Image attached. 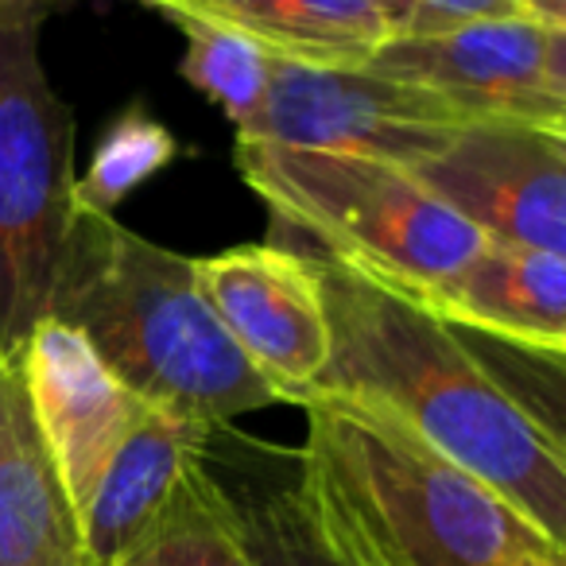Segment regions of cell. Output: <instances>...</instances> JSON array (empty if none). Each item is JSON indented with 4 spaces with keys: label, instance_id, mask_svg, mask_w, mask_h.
Masks as SVG:
<instances>
[{
    "label": "cell",
    "instance_id": "cell-11",
    "mask_svg": "<svg viewBox=\"0 0 566 566\" xmlns=\"http://www.w3.org/2000/svg\"><path fill=\"white\" fill-rule=\"evenodd\" d=\"M416 303L473 338L547 361H563L566 354L563 252L489 241L462 272Z\"/></svg>",
    "mask_w": 566,
    "mask_h": 566
},
{
    "label": "cell",
    "instance_id": "cell-14",
    "mask_svg": "<svg viewBox=\"0 0 566 566\" xmlns=\"http://www.w3.org/2000/svg\"><path fill=\"white\" fill-rule=\"evenodd\" d=\"M151 4V0H140ZM249 32L280 59L361 71L388 40V0H171Z\"/></svg>",
    "mask_w": 566,
    "mask_h": 566
},
{
    "label": "cell",
    "instance_id": "cell-10",
    "mask_svg": "<svg viewBox=\"0 0 566 566\" xmlns=\"http://www.w3.org/2000/svg\"><path fill=\"white\" fill-rule=\"evenodd\" d=\"M28 411L74 516L148 403L102 361L78 326L43 315L17 349Z\"/></svg>",
    "mask_w": 566,
    "mask_h": 566
},
{
    "label": "cell",
    "instance_id": "cell-18",
    "mask_svg": "<svg viewBox=\"0 0 566 566\" xmlns=\"http://www.w3.org/2000/svg\"><path fill=\"white\" fill-rule=\"evenodd\" d=\"M179 151V140L164 120L151 117L140 102L125 105L102 133L90 167L74 179V206L113 213L136 187L167 171Z\"/></svg>",
    "mask_w": 566,
    "mask_h": 566
},
{
    "label": "cell",
    "instance_id": "cell-8",
    "mask_svg": "<svg viewBox=\"0 0 566 566\" xmlns=\"http://www.w3.org/2000/svg\"><path fill=\"white\" fill-rule=\"evenodd\" d=\"M195 280L244 361L283 403H300L331 361V323L307 252L280 241L233 244L195 260Z\"/></svg>",
    "mask_w": 566,
    "mask_h": 566
},
{
    "label": "cell",
    "instance_id": "cell-19",
    "mask_svg": "<svg viewBox=\"0 0 566 566\" xmlns=\"http://www.w3.org/2000/svg\"><path fill=\"white\" fill-rule=\"evenodd\" d=\"M501 20L566 28V0H388L392 40L442 35L454 28L501 24Z\"/></svg>",
    "mask_w": 566,
    "mask_h": 566
},
{
    "label": "cell",
    "instance_id": "cell-2",
    "mask_svg": "<svg viewBox=\"0 0 566 566\" xmlns=\"http://www.w3.org/2000/svg\"><path fill=\"white\" fill-rule=\"evenodd\" d=\"M48 315L78 326L144 403L210 431L283 403L210 311L195 260L113 213L74 206Z\"/></svg>",
    "mask_w": 566,
    "mask_h": 566
},
{
    "label": "cell",
    "instance_id": "cell-7",
    "mask_svg": "<svg viewBox=\"0 0 566 566\" xmlns=\"http://www.w3.org/2000/svg\"><path fill=\"white\" fill-rule=\"evenodd\" d=\"M361 71L427 90L473 120H512L566 136V28L501 20L388 40Z\"/></svg>",
    "mask_w": 566,
    "mask_h": 566
},
{
    "label": "cell",
    "instance_id": "cell-9",
    "mask_svg": "<svg viewBox=\"0 0 566 566\" xmlns=\"http://www.w3.org/2000/svg\"><path fill=\"white\" fill-rule=\"evenodd\" d=\"M411 175L485 241L566 256V136L473 120Z\"/></svg>",
    "mask_w": 566,
    "mask_h": 566
},
{
    "label": "cell",
    "instance_id": "cell-20",
    "mask_svg": "<svg viewBox=\"0 0 566 566\" xmlns=\"http://www.w3.org/2000/svg\"><path fill=\"white\" fill-rule=\"evenodd\" d=\"M0 4H17V0H0ZM32 4H43V9H48V4H55V0H32Z\"/></svg>",
    "mask_w": 566,
    "mask_h": 566
},
{
    "label": "cell",
    "instance_id": "cell-1",
    "mask_svg": "<svg viewBox=\"0 0 566 566\" xmlns=\"http://www.w3.org/2000/svg\"><path fill=\"white\" fill-rule=\"evenodd\" d=\"M307 256L323 287L331 361L300 400L338 396L380 408L566 543L563 416L535 403L473 334L342 260Z\"/></svg>",
    "mask_w": 566,
    "mask_h": 566
},
{
    "label": "cell",
    "instance_id": "cell-5",
    "mask_svg": "<svg viewBox=\"0 0 566 566\" xmlns=\"http://www.w3.org/2000/svg\"><path fill=\"white\" fill-rule=\"evenodd\" d=\"M43 4H0V354L48 315L74 221V109L40 59Z\"/></svg>",
    "mask_w": 566,
    "mask_h": 566
},
{
    "label": "cell",
    "instance_id": "cell-13",
    "mask_svg": "<svg viewBox=\"0 0 566 566\" xmlns=\"http://www.w3.org/2000/svg\"><path fill=\"white\" fill-rule=\"evenodd\" d=\"M0 566H86L78 516L32 423L12 354H0Z\"/></svg>",
    "mask_w": 566,
    "mask_h": 566
},
{
    "label": "cell",
    "instance_id": "cell-17",
    "mask_svg": "<svg viewBox=\"0 0 566 566\" xmlns=\"http://www.w3.org/2000/svg\"><path fill=\"white\" fill-rule=\"evenodd\" d=\"M144 9L159 12L179 28L182 40H187V51L179 59L182 82L195 86L206 102L218 105L226 120H233V128L241 133L256 117L280 55L268 51L260 40H252L249 32H241V28L206 17V12L182 9L171 0H151Z\"/></svg>",
    "mask_w": 566,
    "mask_h": 566
},
{
    "label": "cell",
    "instance_id": "cell-16",
    "mask_svg": "<svg viewBox=\"0 0 566 566\" xmlns=\"http://www.w3.org/2000/svg\"><path fill=\"white\" fill-rule=\"evenodd\" d=\"M237 509L264 566H373L331 496L303 470L292 485L244 496Z\"/></svg>",
    "mask_w": 566,
    "mask_h": 566
},
{
    "label": "cell",
    "instance_id": "cell-15",
    "mask_svg": "<svg viewBox=\"0 0 566 566\" xmlns=\"http://www.w3.org/2000/svg\"><path fill=\"white\" fill-rule=\"evenodd\" d=\"M113 566H264L249 539L237 496L195 465L164 516Z\"/></svg>",
    "mask_w": 566,
    "mask_h": 566
},
{
    "label": "cell",
    "instance_id": "cell-6",
    "mask_svg": "<svg viewBox=\"0 0 566 566\" xmlns=\"http://www.w3.org/2000/svg\"><path fill=\"white\" fill-rule=\"evenodd\" d=\"M465 125H473V117L427 90L380 78L373 71L275 59L264 102L237 140L361 156L416 171Z\"/></svg>",
    "mask_w": 566,
    "mask_h": 566
},
{
    "label": "cell",
    "instance_id": "cell-3",
    "mask_svg": "<svg viewBox=\"0 0 566 566\" xmlns=\"http://www.w3.org/2000/svg\"><path fill=\"white\" fill-rule=\"evenodd\" d=\"M300 470L331 496L373 566H566V543L400 419L307 396Z\"/></svg>",
    "mask_w": 566,
    "mask_h": 566
},
{
    "label": "cell",
    "instance_id": "cell-12",
    "mask_svg": "<svg viewBox=\"0 0 566 566\" xmlns=\"http://www.w3.org/2000/svg\"><path fill=\"white\" fill-rule=\"evenodd\" d=\"M210 434V427L148 403L78 512L82 563H117L164 516L190 470L206 462Z\"/></svg>",
    "mask_w": 566,
    "mask_h": 566
},
{
    "label": "cell",
    "instance_id": "cell-4",
    "mask_svg": "<svg viewBox=\"0 0 566 566\" xmlns=\"http://www.w3.org/2000/svg\"><path fill=\"white\" fill-rule=\"evenodd\" d=\"M233 159L275 229L307 244L300 252L342 260L408 300H423L489 244L403 167L241 140Z\"/></svg>",
    "mask_w": 566,
    "mask_h": 566
}]
</instances>
